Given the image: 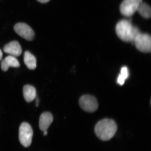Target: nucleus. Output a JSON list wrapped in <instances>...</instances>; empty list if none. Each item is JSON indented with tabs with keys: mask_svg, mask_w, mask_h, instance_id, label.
Masks as SVG:
<instances>
[{
	"mask_svg": "<svg viewBox=\"0 0 151 151\" xmlns=\"http://www.w3.org/2000/svg\"><path fill=\"white\" fill-rule=\"evenodd\" d=\"M117 130L114 121L105 119L100 121L96 124L94 131L97 137L101 140L108 141L114 136Z\"/></svg>",
	"mask_w": 151,
	"mask_h": 151,
	"instance_id": "f257e3e1",
	"label": "nucleus"
},
{
	"mask_svg": "<svg viewBox=\"0 0 151 151\" xmlns=\"http://www.w3.org/2000/svg\"><path fill=\"white\" fill-rule=\"evenodd\" d=\"M116 31L120 39L126 42H133L136 37L140 32L138 28L127 20L119 22L116 26Z\"/></svg>",
	"mask_w": 151,
	"mask_h": 151,
	"instance_id": "f03ea898",
	"label": "nucleus"
},
{
	"mask_svg": "<svg viewBox=\"0 0 151 151\" xmlns=\"http://www.w3.org/2000/svg\"><path fill=\"white\" fill-rule=\"evenodd\" d=\"M33 135V129L30 124L26 122L22 123L19 129V139L22 146L29 147L31 144Z\"/></svg>",
	"mask_w": 151,
	"mask_h": 151,
	"instance_id": "7ed1b4c3",
	"label": "nucleus"
},
{
	"mask_svg": "<svg viewBox=\"0 0 151 151\" xmlns=\"http://www.w3.org/2000/svg\"><path fill=\"white\" fill-rule=\"evenodd\" d=\"M136 47L140 51L144 52H150L151 38L150 35L139 32L133 41Z\"/></svg>",
	"mask_w": 151,
	"mask_h": 151,
	"instance_id": "20e7f679",
	"label": "nucleus"
},
{
	"mask_svg": "<svg viewBox=\"0 0 151 151\" xmlns=\"http://www.w3.org/2000/svg\"><path fill=\"white\" fill-rule=\"evenodd\" d=\"M79 104L82 109L88 112H95L99 107L96 98L93 96L89 95L82 96L79 100Z\"/></svg>",
	"mask_w": 151,
	"mask_h": 151,
	"instance_id": "39448f33",
	"label": "nucleus"
},
{
	"mask_svg": "<svg viewBox=\"0 0 151 151\" xmlns=\"http://www.w3.org/2000/svg\"><path fill=\"white\" fill-rule=\"evenodd\" d=\"M141 1L142 0H124L120 6V12L124 16H132Z\"/></svg>",
	"mask_w": 151,
	"mask_h": 151,
	"instance_id": "423d86ee",
	"label": "nucleus"
},
{
	"mask_svg": "<svg viewBox=\"0 0 151 151\" xmlns=\"http://www.w3.org/2000/svg\"><path fill=\"white\" fill-rule=\"evenodd\" d=\"M14 29L18 35L26 40L31 41L35 38V34L33 30L26 24H17L14 26Z\"/></svg>",
	"mask_w": 151,
	"mask_h": 151,
	"instance_id": "0eeeda50",
	"label": "nucleus"
},
{
	"mask_svg": "<svg viewBox=\"0 0 151 151\" xmlns=\"http://www.w3.org/2000/svg\"><path fill=\"white\" fill-rule=\"evenodd\" d=\"M3 50L5 52L14 57L20 56L22 53L21 46L16 41H12L6 45Z\"/></svg>",
	"mask_w": 151,
	"mask_h": 151,
	"instance_id": "6e6552de",
	"label": "nucleus"
},
{
	"mask_svg": "<svg viewBox=\"0 0 151 151\" xmlns=\"http://www.w3.org/2000/svg\"><path fill=\"white\" fill-rule=\"evenodd\" d=\"M53 120V118L51 113L48 112L42 113L40 118L39 124V127L41 131H47Z\"/></svg>",
	"mask_w": 151,
	"mask_h": 151,
	"instance_id": "1a4fd4ad",
	"label": "nucleus"
},
{
	"mask_svg": "<svg viewBox=\"0 0 151 151\" xmlns=\"http://www.w3.org/2000/svg\"><path fill=\"white\" fill-rule=\"evenodd\" d=\"M19 63L15 57L9 55L3 59L1 62V69L4 71H6L9 67H19Z\"/></svg>",
	"mask_w": 151,
	"mask_h": 151,
	"instance_id": "9d476101",
	"label": "nucleus"
},
{
	"mask_svg": "<svg viewBox=\"0 0 151 151\" xmlns=\"http://www.w3.org/2000/svg\"><path fill=\"white\" fill-rule=\"evenodd\" d=\"M23 92L24 99L27 102H31L36 97V90L34 87L31 85L24 86Z\"/></svg>",
	"mask_w": 151,
	"mask_h": 151,
	"instance_id": "9b49d317",
	"label": "nucleus"
},
{
	"mask_svg": "<svg viewBox=\"0 0 151 151\" xmlns=\"http://www.w3.org/2000/svg\"><path fill=\"white\" fill-rule=\"evenodd\" d=\"M24 62L28 68L35 69L37 67V60L33 55L29 52L26 51L24 55Z\"/></svg>",
	"mask_w": 151,
	"mask_h": 151,
	"instance_id": "f8f14e48",
	"label": "nucleus"
},
{
	"mask_svg": "<svg viewBox=\"0 0 151 151\" xmlns=\"http://www.w3.org/2000/svg\"><path fill=\"white\" fill-rule=\"evenodd\" d=\"M137 11L143 18L146 19L150 18L151 8L150 6L146 3H143L142 1H141L138 6Z\"/></svg>",
	"mask_w": 151,
	"mask_h": 151,
	"instance_id": "ddd939ff",
	"label": "nucleus"
},
{
	"mask_svg": "<svg viewBox=\"0 0 151 151\" xmlns=\"http://www.w3.org/2000/svg\"><path fill=\"white\" fill-rule=\"evenodd\" d=\"M129 76V72L127 67H123L121 70L120 73L118 77L117 83L119 84L122 86L124 83L126 79Z\"/></svg>",
	"mask_w": 151,
	"mask_h": 151,
	"instance_id": "4468645a",
	"label": "nucleus"
},
{
	"mask_svg": "<svg viewBox=\"0 0 151 151\" xmlns=\"http://www.w3.org/2000/svg\"><path fill=\"white\" fill-rule=\"evenodd\" d=\"M37 1L40 2L45 3L48 2L50 0H37Z\"/></svg>",
	"mask_w": 151,
	"mask_h": 151,
	"instance_id": "2eb2a0df",
	"label": "nucleus"
},
{
	"mask_svg": "<svg viewBox=\"0 0 151 151\" xmlns=\"http://www.w3.org/2000/svg\"><path fill=\"white\" fill-rule=\"evenodd\" d=\"M3 57V53L2 52H1V50H0V61L1 60L2 58Z\"/></svg>",
	"mask_w": 151,
	"mask_h": 151,
	"instance_id": "dca6fc26",
	"label": "nucleus"
},
{
	"mask_svg": "<svg viewBox=\"0 0 151 151\" xmlns=\"http://www.w3.org/2000/svg\"><path fill=\"white\" fill-rule=\"evenodd\" d=\"M43 132H44V133H43V134H44V135H45V136L47 135V131H44Z\"/></svg>",
	"mask_w": 151,
	"mask_h": 151,
	"instance_id": "f3484780",
	"label": "nucleus"
},
{
	"mask_svg": "<svg viewBox=\"0 0 151 151\" xmlns=\"http://www.w3.org/2000/svg\"><path fill=\"white\" fill-rule=\"evenodd\" d=\"M39 102V99H37L36 100V105H37V106L38 105Z\"/></svg>",
	"mask_w": 151,
	"mask_h": 151,
	"instance_id": "a211bd4d",
	"label": "nucleus"
}]
</instances>
